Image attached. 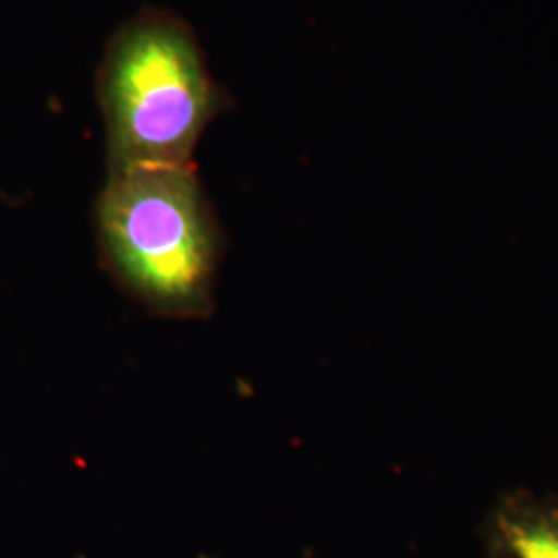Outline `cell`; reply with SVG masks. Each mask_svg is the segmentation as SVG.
I'll return each instance as SVG.
<instances>
[{"mask_svg": "<svg viewBox=\"0 0 558 558\" xmlns=\"http://www.w3.org/2000/svg\"><path fill=\"white\" fill-rule=\"evenodd\" d=\"M96 100L112 172L193 166L228 94L214 80L191 23L174 11L145 7L106 41Z\"/></svg>", "mask_w": 558, "mask_h": 558, "instance_id": "1", "label": "cell"}, {"mask_svg": "<svg viewBox=\"0 0 558 558\" xmlns=\"http://www.w3.org/2000/svg\"><path fill=\"white\" fill-rule=\"evenodd\" d=\"M94 216L101 263L129 296L161 317L209 315L223 232L193 166L108 172Z\"/></svg>", "mask_w": 558, "mask_h": 558, "instance_id": "2", "label": "cell"}, {"mask_svg": "<svg viewBox=\"0 0 558 558\" xmlns=\"http://www.w3.org/2000/svg\"><path fill=\"white\" fill-rule=\"evenodd\" d=\"M486 558H558V499L505 495L484 525Z\"/></svg>", "mask_w": 558, "mask_h": 558, "instance_id": "3", "label": "cell"}]
</instances>
